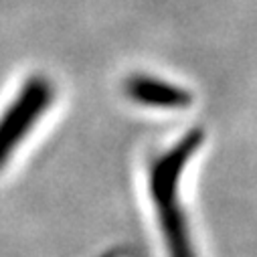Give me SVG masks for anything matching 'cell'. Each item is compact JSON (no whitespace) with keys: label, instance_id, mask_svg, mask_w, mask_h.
I'll use <instances>...</instances> for the list:
<instances>
[{"label":"cell","instance_id":"cell-1","mask_svg":"<svg viewBox=\"0 0 257 257\" xmlns=\"http://www.w3.org/2000/svg\"><path fill=\"white\" fill-rule=\"evenodd\" d=\"M203 140V130L192 127L150 164V199L158 215L168 257H197L195 247H192V237L188 233L186 215L180 203V178L184 174V166L197 154Z\"/></svg>","mask_w":257,"mask_h":257},{"label":"cell","instance_id":"cell-2","mask_svg":"<svg viewBox=\"0 0 257 257\" xmlns=\"http://www.w3.org/2000/svg\"><path fill=\"white\" fill-rule=\"evenodd\" d=\"M53 99V87L45 77H33L25 83L23 91L0 119V160L15 146L23 134L37 121V117L49 107Z\"/></svg>","mask_w":257,"mask_h":257},{"label":"cell","instance_id":"cell-3","mask_svg":"<svg viewBox=\"0 0 257 257\" xmlns=\"http://www.w3.org/2000/svg\"><path fill=\"white\" fill-rule=\"evenodd\" d=\"M125 93L140 105L158 109H182L192 103L190 91L150 75H132L125 81Z\"/></svg>","mask_w":257,"mask_h":257}]
</instances>
